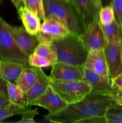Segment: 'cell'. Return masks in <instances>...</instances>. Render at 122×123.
I'll return each instance as SVG.
<instances>
[{
    "mask_svg": "<svg viewBox=\"0 0 122 123\" xmlns=\"http://www.w3.org/2000/svg\"><path fill=\"white\" fill-rule=\"evenodd\" d=\"M112 101L106 95L92 90L83 98L68 105L61 111L44 118L51 123H87L90 119L105 118L106 108Z\"/></svg>",
    "mask_w": 122,
    "mask_h": 123,
    "instance_id": "6da1fadb",
    "label": "cell"
},
{
    "mask_svg": "<svg viewBox=\"0 0 122 123\" xmlns=\"http://www.w3.org/2000/svg\"><path fill=\"white\" fill-rule=\"evenodd\" d=\"M50 44L56 52L57 62L84 66L89 52L78 36L71 32L62 38L53 40Z\"/></svg>",
    "mask_w": 122,
    "mask_h": 123,
    "instance_id": "7a4b0ae2",
    "label": "cell"
},
{
    "mask_svg": "<svg viewBox=\"0 0 122 123\" xmlns=\"http://www.w3.org/2000/svg\"><path fill=\"white\" fill-rule=\"evenodd\" d=\"M45 18L51 17L64 24L72 33L80 36L84 28L71 1L43 0Z\"/></svg>",
    "mask_w": 122,
    "mask_h": 123,
    "instance_id": "3957f363",
    "label": "cell"
},
{
    "mask_svg": "<svg viewBox=\"0 0 122 123\" xmlns=\"http://www.w3.org/2000/svg\"><path fill=\"white\" fill-rule=\"evenodd\" d=\"M50 85L67 105L78 102L92 91L90 85L84 80H61L50 78Z\"/></svg>",
    "mask_w": 122,
    "mask_h": 123,
    "instance_id": "277c9868",
    "label": "cell"
},
{
    "mask_svg": "<svg viewBox=\"0 0 122 123\" xmlns=\"http://www.w3.org/2000/svg\"><path fill=\"white\" fill-rule=\"evenodd\" d=\"M29 55L16 42L8 28V24L0 16V61H14L28 64Z\"/></svg>",
    "mask_w": 122,
    "mask_h": 123,
    "instance_id": "5b68a950",
    "label": "cell"
},
{
    "mask_svg": "<svg viewBox=\"0 0 122 123\" xmlns=\"http://www.w3.org/2000/svg\"><path fill=\"white\" fill-rule=\"evenodd\" d=\"M71 32L61 21L51 17H47L41 24L39 31L35 36L39 43L50 44L53 40L62 38Z\"/></svg>",
    "mask_w": 122,
    "mask_h": 123,
    "instance_id": "8992f818",
    "label": "cell"
},
{
    "mask_svg": "<svg viewBox=\"0 0 122 123\" xmlns=\"http://www.w3.org/2000/svg\"><path fill=\"white\" fill-rule=\"evenodd\" d=\"M79 37L88 52L104 48L105 43L99 16L94 19Z\"/></svg>",
    "mask_w": 122,
    "mask_h": 123,
    "instance_id": "52a82bcc",
    "label": "cell"
},
{
    "mask_svg": "<svg viewBox=\"0 0 122 123\" xmlns=\"http://www.w3.org/2000/svg\"><path fill=\"white\" fill-rule=\"evenodd\" d=\"M103 50L111 79L122 73V40L106 43Z\"/></svg>",
    "mask_w": 122,
    "mask_h": 123,
    "instance_id": "ba28073f",
    "label": "cell"
},
{
    "mask_svg": "<svg viewBox=\"0 0 122 123\" xmlns=\"http://www.w3.org/2000/svg\"><path fill=\"white\" fill-rule=\"evenodd\" d=\"M49 76L50 78L61 80H83L84 70L83 66H78L62 62H54Z\"/></svg>",
    "mask_w": 122,
    "mask_h": 123,
    "instance_id": "9c48e42d",
    "label": "cell"
},
{
    "mask_svg": "<svg viewBox=\"0 0 122 123\" xmlns=\"http://www.w3.org/2000/svg\"><path fill=\"white\" fill-rule=\"evenodd\" d=\"M68 105L53 90L51 86L41 96L36 99L29 106H40L49 111V114H54L61 111Z\"/></svg>",
    "mask_w": 122,
    "mask_h": 123,
    "instance_id": "30bf717a",
    "label": "cell"
},
{
    "mask_svg": "<svg viewBox=\"0 0 122 123\" xmlns=\"http://www.w3.org/2000/svg\"><path fill=\"white\" fill-rule=\"evenodd\" d=\"M8 28L19 48L28 55L32 54L39 44L36 36L29 33L22 26H13L8 24Z\"/></svg>",
    "mask_w": 122,
    "mask_h": 123,
    "instance_id": "8fae6325",
    "label": "cell"
},
{
    "mask_svg": "<svg viewBox=\"0 0 122 123\" xmlns=\"http://www.w3.org/2000/svg\"><path fill=\"white\" fill-rule=\"evenodd\" d=\"M83 67L111 80L103 49L89 52Z\"/></svg>",
    "mask_w": 122,
    "mask_h": 123,
    "instance_id": "7c38bea8",
    "label": "cell"
},
{
    "mask_svg": "<svg viewBox=\"0 0 122 123\" xmlns=\"http://www.w3.org/2000/svg\"><path fill=\"white\" fill-rule=\"evenodd\" d=\"M77 14L80 19L84 30L87 28L96 17L95 7L93 0H71Z\"/></svg>",
    "mask_w": 122,
    "mask_h": 123,
    "instance_id": "4fadbf2b",
    "label": "cell"
},
{
    "mask_svg": "<svg viewBox=\"0 0 122 123\" xmlns=\"http://www.w3.org/2000/svg\"><path fill=\"white\" fill-rule=\"evenodd\" d=\"M84 76L83 80L90 85L92 90L106 96H108L109 94L116 92L111 86V80H108L102 76L96 74L84 67Z\"/></svg>",
    "mask_w": 122,
    "mask_h": 123,
    "instance_id": "5bb4252c",
    "label": "cell"
},
{
    "mask_svg": "<svg viewBox=\"0 0 122 123\" xmlns=\"http://www.w3.org/2000/svg\"><path fill=\"white\" fill-rule=\"evenodd\" d=\"M38 72V79L34 85L31 86L26 92V106H29L31 103L41 96L50 86V78L43 72L41 68L37 67Z\"/></svg>",
    "mask_w": 122,
    "mask_h": 123,
    "instance_id": "9a60e30c",
    "label": "cell"
},
{
    "mask_svg": "<svg viewBox=\"0 0 122 123\" xmlns=\"http://www.w3.org/2000/svg\"><path fill=\"white\" fill-rule=\"evenodd\" d=\"M22 62L14 61H1L0 77L7 82L14 83L26 66Z\"/></svg>",
    "mask_w": 122,
    "mask_h": 123,
    "instance_id": "2e32d148",
    "label": "cell"
},
{
    "mask_svg": "<svg viewBox=\"0 0 122 123\" xmlns=\"http://www.w3.org/2000/svg\"><path fill=\"white\" fill-rule=\"evenodd\" d=\"M17 11L19 19L22 20L25 30L31 34L35 36L40 28L41 20L39 18L23 5Z\"/></svg>",
    "mask_w": 122,
    "mask_h": 123,
    "instance_id": "e0dca14e",
    "label": "cell"
},
{
    "mask_svg": "<svg viewBox=\"0 0 122 123\" xmlns=\"http://www.w3.org/2000/svg\"><path fill=\"white\" fill-rule=\"evenodd\" d=\"M39 77L37 67L27 66L23 68L15 84L26 92L37 81Z\"/></svg>",
    "mask_w": 122,
    "mask_h": 123,
    "instance_id": "ac0fdd59",
    "label": "cell"
},
{
    "mask_svg": "<svg viewBox=\"0 0 122 123\" xmlns=\"http://www.w3.org/2000/svg\"><path fill=\"white\" fill-rule=\"evenodd\" d=\"M101 27L105 44L122 40V28L116 19L109 25H101Z\"/></svg>",
    "mask_w": 122,
    "mask_h": 123,
    "instance_id": "d6986e66",
    "label": "cell"
},
{
    "mask_svg": "<svg viewBox=\"0 0 122 123\" xmlns=\"http://www.w3.org/2000/svg\"><path fill=\"white\" fill-rule=\"evenodd\" d=\"M7 89L11 103L25 108L26 106L25 93L14 83L7 82Z\"/></svg>",
    "mask_w": 122,
    "mask_h": 123,
    "instance_id": "ffe728a7",
    "label": "cell"
},
{
    "mask_svg": "<svg viewBox=\"0 0 122 123\" xmlns=\"http://www.w3.org/2000/svg\"><path fill=\"white\" fill-rule=\"evenodd\" d=\"M105 118L106 123H122V105L110 103L106 108Z\"/></svg>",
    "mask_w": 122,
    "mask_h": 123,
    "instance_id": "44dd1931",
    "label": "cell"
},
{
    "mask_svg": "<svg viewBox=\"0 0 122 123\" xmlns=\"http://www.w3.org/2000/svg\"><path fill=\"white\" fill-rule=\"evenodd\" d=\"M23 6L34 13L41 20L45 19L43 0H22Z\"/></svg>",
    "mask_w": 122,
    "mask_h": 123,
    "instance_id": "7402d4cb",
    "label": "cell"
},
{
    "mask_svg": "<svg viewBox=\"0 0 122 123\" xmlns=\"http://www.w3.org/2000/svg\"><path fill=\"white\" fill-rule=\"evenodd\" d=\"M33 53L53 62L57 61L56 52L53 46L50 44L39 43L35 48Z\"/></svg>",
    "mask_w": 122,
    "mask_h": 123,
    "instance_id": "603a6c76",
    "label": "cell"
},
{
    "mask_svg": "<svg viewBox=\"0 0 122 123\" xmlns=\"http://www.w3.org/2000/svg\"><path fill=\"white\" fill-rule=\"evenodd\" d=\"M30 108L31 106H26L25 108H22L11 103L7 107L0 110V123L5 119L14 115H22Z\"/></svg>",
    "mask_w": 122,
    "mask_h": 123,
    "instance_id": "cb8c5ba5",
    "label": "cell"
},
{
    "mask_svg": "<svg viewBox=\"0 0 122 123\" xmlns=\"http://www.w3.org/2000/svg\"><path fill=\"white\" fill-rule=\"evenodd\" d=\"M99 19L102 25H107L115 20L114 10L111 4L102 7L99 13Z\"/></svg>",
    "mask_w": 122,
    "mask_h": 123,
    "instance_id": "d4e9b609",
    "label": "cell"
},
{
    "mask_svg": "<svg viewBox=\"0 0 122 123\" xmlns=\"http://www.w3.org/2000/svg\"><path fill=\"white\" fill-rule=\"evenodd\" d=\"M54 62L46 58L32 53L29 55L28 58V64L30 66L38 68H46L51 67Z\"/></svg>",
    "mask_w": 122,
    "mask_h": 123,
    "instance_id": "484cf974",
    "label": "cell"
},
{
    "mask_svg": "<svg viewBox=\"0 0 122 123\" xmlns=\"http://www.w3.org/2000/svg\"><path fill=\"white\" fill-rule=\"evenodd\" d=\"M11 104L7 89V81L0 77V110Z\"/></svg>",
    "mask_w": 122,
    "mask_h": 123,
    "instance_id": "4316f807",
    "label": "cell"
},
{
    "mask_svg": "<svg viewBox=\"0 0 122 123\" xmlns=\"http://www.w3.org/2000/svg\"><path fill=\"white\" fill-rule=\"evenodd\" d=\"M115 14V19L122 28V0H112L110 3Z\"/></svg>",
    "mask_w": 122,
    "mask_h": 123,
    "instance_id": "83f0119b",
    "label": "cell"
},
{
    "mask_svg": "<svg viewBox=\"0 0 122 123\" xmlns=\"http://www.w3.org/2000/svg\"><path fill=\"white\" fill-rule=\"evenodd\" d=\"M38 112L37 109H32L30 108L29 110L25 112L22 115H21L22 118L19 121H17L19 123H35V121L34 120V117L36 115H38Z\"/></svg>",
    "mask_w": 122,
    "mask_h": 123,
    "instance_id": "f1b7e54d",
    "label": "cell"
},
{
    "mask_svg": "<svg viewBox=\"0 0 122 123\" xmlns=\"http://www.w3.org/2000/svg\"><path fill=\"white\" fill-rule=\"evenodd\" d=\"M111 84L114 91L118 94L122 92V73L111 79Z\"/></svg>",
    "mask_w": 122,
    "mask_h": 123,
    "instance_id": "f546056e",
    "label": "cell"
},
{
    "mask_svg": "<svg viewBox=\"0 0 122 123\" xmlns=\"http://www.w3.org/2000/svg\"><path fill=\"white\" fill-rule=\"evenodd\" d=\"M107 96L114 103L122 105V95H121V94L113 92V93L109 94Z\"/></svg>",
    "mask_w": 122,
    "mask_h": 123,
    "instance_id": "4dcf8cb0",
    "label": "cell"
},
{
    "mask_svg": "<svg viewBox=\"0 0 122 123\" xmlns=\"http://www.w3.org/2000/svg\"><path fill=\"white\" fill-rule=\"evenodd\" d=\"M93 3H94V7L96 9V12L98 15H99V11L102 7V1L101 0H93Z\"/></svg>",
    "mask_w": 122,
    "mask_h": 123,
    "instance_id": "1f68e13d",
    "label": "cell"
},
{
    "mask_svg": "<svg viewBox=\"0 0 122 123\" xmlns=\"http://www.w3.org/2000/svg\"><path fill=\"white\" fill-rule=\"evenodd\" d=\"M10 1L13 4V5H14V7H16L17 10L19 9V8L20 7V6L23 5L22 2V0H10Z\"/></svg>",
    "mask_w": 122,
    "mask_h": 123,
    "instance_id": "d6a6232c",
    "label": "cell"
},
{
    "mask_svg": "<svg viewBox=\"0 0 122 123\" xmlns=\"http://www.w3.org/2000/svg\"><path fill=\"white\" fill-rule=\"evenodd\" d=\"M62 1H71V0H62Z\"/></svg>",
    "mask_w": 122,
    "mask_h": 123,
    "instance_id": "836d02e7",
    "label": "cell"
},
{
    "mask_svg": "<svg viewBox=\"0 0 122 123\" xmlns=\"http://www.w3.org/2000/svg\"><path fill=\"white\" fill-rule=\"evenodd\" d=\"M1 2H2V0H0V5H1Z\"/></svg>",
    "mask_w": 122,
    "mask_h": 123,
    "instance_id": "e575fe53",
    "label": "cell"
},
{
    "mask_svg": "<svg viewBox=\"0 0 122 123\" xmlns=\"http://www.w3.org/2000/svg\"><path fill=\"white\" fill-rule=\"evenodd\" d=\"M0 64H1V61H0Z\"/></svg>",
    "mask_w": 122,
    "mask_h": 123,
    "instance_id": "d590c367",
    "label": "cell"
}]
</instances>
